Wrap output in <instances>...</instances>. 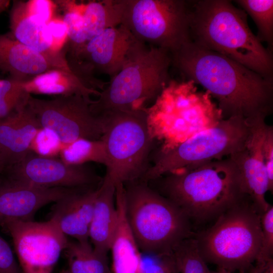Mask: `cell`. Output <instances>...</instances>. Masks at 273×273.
I'll return each instance as SVG.
<instances>
[{"mask_svg": "<svg viewBox=\"0 0 273 273\" xmlns=\"http://www.w3.org/2000/svg\"><path fill=\"white\" fill-rule=\"evenodd\" d=\"M249 273H273V259L256 260L248 270Z\"/></svg>", "mask_w": 273, "mask_h": 273, "instance_id": "74e56055", "label": "cell"}, {"mask_svg": "<svg viewBox=\"0 0 273 273\" xmlns=\"http://www.w3.org/2000/svg\"><path fill=\"white\" fill-rule=\"evenodd\" d=\"M123 185L126 219L142 253H172L193 235L188 218L148 182L139 179Z\"/></svg>", "mask_w": 273, "mask_h": 273, "instance_id": "8992f818", "label": "cell"}, {"mask_svg": "<svg viewBox=\"0 0 273 273\" xmlns=\"http://www.w3.org/2000/svg\"><path fill=\"white\" fill-rule=\"evenodd\" d=\"M171 65L167 51L136 41L121 70L111 78L90 108L98 116L112 111L147 108L169 81Z\"/></svg>", "mask_w": 273, "mask_h": 273, "instance_id": "5b68a950", "label": "cell"}, {"mask_svg": "<svg viewBox=\"0 0 273 273\" xmlns=\"http://www.w3.org/2000/svg\"><path fill=\"white\" fill-rule=\"evenodd\" d=\"M173 254L179 273H211L193 235L181 241Z\"/></svg>", "mask_w": 273, "mask_h": 273, "instance_id": "f546056e", "label": "cell"}, {"mask_svg": "<svg viewBox=\"0 0 273 273\" xmlns=\"http://www.w3.org/2000/svg\"><path fill=\"white\" fill-rule=\"evenodd\" d=\"M171 65L218 102L223 119H250L271 111L272 77H266L191 40L170 54Z\"/></svg>", "mask_w": 273, "mask_h": 273, "instance_id": "6da1fadb", "label": "cell"}, {"mask_svg": "<svg viewBox=\"0 0 273 273\" xmlns=\"http://www.w3.org/2000/svg\"><path fill=\"white\" fill-rule=\"evenodd\" d=\"M115 188V184L105 176L98 189L89 229L94 250L105 255L110 251L117 226Z\"/></svg>", "mask_w": 273, "mask_h": 273, "instance_id": "44dd1931", "label": "cell"}, {"mask_svg": "<svg viewBox=\"0 0 273 273\" xmlns=\"http://www.w3.org/2000/svg\"><path fill=\"white\" fill-rule=\"evenodd\" d=\"M260 216L246 197L220 214L211 226L194 236L206 262L232 272L248 270L260 248Z\"/></svg>", "mask_w": 273, "mask_h": 273, "instance_id": "52a82bcc", "label": "cell"}, {"mask_svg": "<svg viewBox=\"0 0 273 273\" xmlns=\"http://www.w3.org/2000/svg\"><path fill=\"white\" fill-rule=\"evenodd\" d=\"M211 273H235V272L230 271L222 268H218L216 271H211ZM239 273H243V272H239Z\"/></svg>", "mask_w": 273, "mask_h": 273, "instance_id": "ab89813d", "label": "cell"}, {"mask_svg": "<svg viewBox=\"0 0 273 273\" xmlns=\"http://www.w3.org/2000/svg\"><path fill=\"white\" fill-rule=\"evenodd\" d=\"M103 118L108 158L105 176L115 185L141 179L149 166L148 160L154 141L151 136L145 108L112 111Z\"/></svg>", "mask_w": 273, "mask_h": 273, "instance_id": "ba28073f", "label": "cell"}, {"mask_svg": "<svg viewBox=\"0 0 273 273\" xmlns=\"http://www.w3.org/2000/svg\"><path fill=\"white\" fill-rule=\"evenodd\" d=\"M55 2L64 11L62 20L67 28V52L75 51L87 41L81 13V2L79 3L74 1H56Z\"/></svg>", "mask_w": 273, "mask_h": 273, "instance_id": "f1b7e54d", "label": "cell"}, {"mask_svg": "<svg viewBox=\"0 0 273 273\" xmlns=\"http://www.w3.org/2000/svg\"><path fill=\"white\" fill-rule=\"evenodd\" d=\"M10 27V33L16 40L36 51L48 55L61 53L53 52V40L47 23L29 11L26 2L13 1Z\"/></svg>", "mask_w": 273, "mask_h": 273, "instance_id": "7402d4cb", "label": "cell"}, {"mask_svg": "<svg viewBox=\"0 0 273 273\" xmlns=\"http://www.w3.org/2000/svg\"><path fill=\"white\" fill-rule=\"evenodd\" d=\"M0 273H22L11 247L1 236Z\"/></svg>", "mask_w": 273, "mask_h": 273, "instance_id": "8d00e7d4", "label": "cell"}, {"mask_svg": "<svg viewBox=\"0 0 273 273\" xmlns=\"http://www.w3.org/2000/svg\"><path fill=\"white\" fill-rule=\"evenodd\" d=\"M65 163L73 165H80L93 162L108 164L106 145L102 140L79 139L64 146L59 154Z\"/></svg>", "mask_w": 273, "mask_h": 273, "instance_id": "484cf974", "label": "cell"}, {"mask_svg": "<svg viewBox=\"0 0 273 273\" xmlns=\"http://www.w3.org/2000/svg\"><path fill=\"white\" fill-rule=\"evenodd\" d=\"M47 25L52 38L53 52L60 53L66 51L68 42L67 31L62 19L55 17Z\"/></svg>", "mask_w": 273, "mask_h": 273, "instance_id": "e575fe53", "label": "cell"}, {"mask_svg": "<svg viewBox=\"0 0 273 273\" xmlns=\"http://www.w3.org/2000/svg\"><path fill=\"white\" fill-rule=\"evenodd\" d=\"M92 100L76 95L51 100L37 99L30 95L28 105L41 127L53 132L65 146L79 139H101L104 122L102 116L92 112Z\"/></svg>", "mask_w": 273, "mask_h": 273, "instance_id": "8fae6325", "label": "cell"}, {"mask_svg": "<svg viewBox=\"0 0 273 273\" xmlns=\"http://www.w3.org/2000/svg\"><path fill=\"white\" fill-rule=\"evenodd\" d=\"M60 273H69L68 269L62 270Z\"/></svg>", "mask_w": 273, "mask_h": 273, "instance_id": "60d3db41", "label": "cell"}, {"mask_svg": "<svg viewBox=\"0 0 273 273\" xmlns=\"http://www.w3.org/2000/svg\"><path fill=\"white\" fill-rule=\"evenodd\" d=\"M126 0L81 2V13L87 41L105 29L121 24Z\"/></svg>", "mask_w": 273, "mask_h": 273, "instance_id": "cb8c5ba5", "label": "cell"}, {"mask_svg": "<svg viewBox=\"0 0 273 273\" xmlns=\"http://www.w3.org/2000/svg\"><path fill=\"white\" fill-rule=\"evenodd\" d=\"M52 69L71 71L66 52L48 55L16 40L10 34H0V70L23 82Z\"/></svg>", "mask_w": 273, "mask_h": 273, "instance_id": "9a60e30c", "label": "cell"}, {"mask_svg": "<svg viewBox=\"0 0 273 273\" xmlns=\"http://www.w3.org/2000/svg\"><path fill=\"white\" fill-rule=\"evenodd\" d=\"M41 128L28 103L0 120V173L26 155Z\"/></svg>", "mask_w": 273, "mask_h": 273, "instance_id": "ac0fdd59", "label": "cell"}, {"mask_svg": "<svg viewBox=\"0 0 273 273\" xmlns=\"http://www.w3.org/2000/svg\"><path fill=\"white\" fill-rule=\"evenodd\" d=\"M121 24L139 41L170 54L191 40L186 1L126 0Z\"/></svg>", "mask_w": 273, "mask_h": 273, "instance_id": "30bf717a", "label": "cell"}, {"mask_svg": "<svg viewBox=\"0 0 273 273\" xmlns=\"http://www.w3.org/2000/svg\"><path fill=\"white\" fill-rule=\"evenodd\" d=\"M76 189L41 188L7 179L0 181V226L8 220L32 221L40 208Z\"/></svg>", "mask_w": 273, "mask_h": 273, "instance_id": "2e32d148", "label": "cell"}, {"mask_svg": "<svg viewBox=\"0 0 273 273\" xmlns=\"http://www.w3.org/2000/svg\"><path fill=\"white\" fill-rule=\"evenodd\" d=\"M248 13L258 28V39L272 46L273 40V1L238 0L235 1Z\"/></svg>", "mask_w": 273, "mask_h": 273, "instance_id": "83f0119b", "label": "cell"}, {"mask_svg": "<svg viewBox=\"0 0 273 273\" xmlns=\"http://www.w3.org/2000/svg\"><path fill=\"white\" fill-rule=\"evenodd\" d=\"M145 111L151 136L160 144L158 152L175 148L223 119L210 94L187 79H170Z\"/></svg>", "mask_w": 273, "mask_h": 273, "instance_id": "277c9868", "label": "cell"}, {"mask_svg": "<svg viewBox=\"0 0 273 273\" xmlns=\"http://www.w3.org/2000/svg\"><path fill=\"white\" fill-rule=\"evenodd\" d=\"M144 273H179L172 253L162 254L141 252Z\"/></svg>", "mask_w": 273, "mask_h": 273, "instance_id": "1f68e13d", "label": "cell"}, {"mask_svg": "<svg viewBox=\"0 0 273 273\" xmlns=\"http://www.w3.org/2000/svg\"><path fill=\"white\" fill-rule=\"evenodd\" d=\"M29 94H46L66 96L80 95L90 100V96H98L100 92L90 86L82 78L72 71L52 69L23 82Z\"/></svg>", "mask_w": 273, "mask_h": 273, "instance_id": "603a6c76", "label": "cell"}, {"mask_svg": "<svg viewBox=\"0 0 273 273\" xmlns=\"http://www.w3.org/2000/svg\"><path fill=\"white\" fill-rule=\"evenodd\" d=\"M189 2V34L196 44L222 54L266 77L273 60L250 29L247 13L227 0Z\"/></svg>", "mask_w": 273, "mask_h": 273, "instance_id": "7a4b0ae2", "label": "cell"}, {"mask_svg": "<svg viewBox=\"0 0 273 273\" xmlns=\"http://www.w3.org/2000/svg\"><path fill=\"white\" fill-rule=\"evenodd\" d=\"M30 95L23 81L11 77L0 79V120L26 106Z\"/></svg>", "mask_w": 273, "mask_h": 273, "instance_id": "4dcf8cb0", "label": "cell"}, {"mask_svg": "<svg viewBox=\"0 0 273 273\" xmlns=\"http://www.w3.org/2000/svg\"><path fill=\"white\" fill-rule=\"evenodd\" d=\"M64 251L69 273H112L107 255L95 251L89 242L69 241Z\"/></svg>", "mask_w": 273, "mask_h": 273, "instance_id": "d4e9b609", "label": "cell"}, {"mask_svg": "<svg viewBox=\"0 0 273 273\" xmlns=\"http://www.w3.org/2000/svg\"><path fill=\"white\" fill-rule=\"evenodd\" d=\"M1 226L12 237L22 273H51L69 242L51 219L8 220Z\"/></svg>", "mask_w": 273, "mask_h": 273, "instance_id": "4fadbf2b", "label": "cell"}, {"mask_svg": "<svg viewBox=\"0 0 273 273\" xmlns=\"http://www.w3.org/2000/svg\"><path fill=\"white\" fill-rule=\"evenodd\" d=\"M138 40L121 24L105 29L88 40L80 49L68 52L67 60L70 69L93 88L102 90L105 84L97 79L95 73L110 78L122 68Z\"/></svg>", "mask_w": 273, "mask_h": 273, "instance_id": "7c38bea8", "label": "cell"}, {"mask_svg": "<svg viewBox=\"0 0 273 273\" xmlns=\"http://www.w3.org/2000/svg\"><path fill=\"white\" fill-rule=\"evenodd\" d=\"M117 222L110 251L112 273H144L141 252L130 231L125 210L124 188L116 185Z\"/></svg>", "mask_w": 273, "mask_h": 273, "instance_id": "d6986e66", "label": "cell"}, {"mask_svg": "<svg viewBox=\"0 0 273 273\" xmlns=\"http://www.w3.org/2000/svg\"><path fill=\"white\" fill-rule=\"evenodd\" d=\"M261 242L257 259L272 258L273 254V206L260 216ZM256 261V260H255Z\"/></svg>", "mask_w": 273, "mask_h": 273, "instance_id": "836d02e7", "label": "cell"}, {"mask_svg": "<svg viewBox=\"0 0 273 273\" xmlns=\"http://www.w3.org/2000/svg\"><path fill=\"white\" fill-rule=\"evenodd\" d=\"M10 1L0 0V14L5 11L9 7Z\"/></svg>", "mask_w": 273, "mask_h": 273, "instance_id": "f35d334b", "label": "cell"}, {"mask_svg": "<svg viewBox=\"0 0 273 273\" xmlns=\"http://www.w3.org/2000/svg\"><path fill=\"white\" fill-rule=\"evenodd\" d=\"M154 180L159 181V193L174 203L191 222L216 219L249 197L243 190L239 169L229 157L184 168Z\"/></svg>", "mask_w": 273, "mask_h": 273, "instance_id": "3957f363", "label": "cell"}, {"mask_svg": "<svg viewBox=\"0 0 273 273\" xmlns=\"http://www.w3.org/2000/svg\"><path fill=\"white\" fill-rule=\"evenodd\" d=\"M99 187L76 189L52 207L50 219L66 236L80 243L89 242V229Z\"/></svg>", "mask_w": 273, "mask_h": 273, "instance_id": "e0dca14e", "label": "cell"}, {"mask_svg": "<svg viewBox=\"0 0 273 273\" xmlns=\"http://www.w3.org/2000/svg\"><path fill=\"white\" fill-rule=\"evenodd\" d=\"M3 171L7 172V179L41 188L95 187L103 180L87 164L69 165L61 159L42 156L31 151Z\"/></svg>", "mask_w": 273, "mask_h": 273, "instance_id": "5bb4252c", "label": "cell"}, {"mask_svg": "<svg viewBox=\"0 0 273 273\" xmlns=\"http://www.w3.org/2000/svg\"><path fill=\"white\" fill-rule=\"evenodd\" d=\"M240 173L242 185L260 214L271 205L265 199V194L270 191L266 168L257 148L247 140L244 146L231 155Z\"/></svg>", "mask_w": 273, "mask_h": 273, "instance_id": "ffe728a7", "label": "cell"}, {"mask_svg": "<svg viewBox=\"0 0 273 273\" xmlns=\"http://www.w3.org/2000/svg\"><path fill=\"white\" fill-rule=\"evenodd\" d=\"M266 116L260 115L247 119L249 136L260 151L268 175L270 192L273 189V128L267 124Z\"/></svg>", "mask_w": 273, "mask_h": 273, "instance_id": "4316f807", "label": "cell"}, {"mask_svg": "<svg viewBox=\"0 0 273 273\" xmlns=\"http://www.w3.org/2000/svg\"><path fill=\"white\" fill-rule=\"evenodd\" d=\"M29 11L42 21L48 23L55 18L56 6L55 1L48 0H31L26 2Z\"/></svg>", "mask_w": 273, "mask_h": 273, "instance_id": "d590c367", "label": "cell"}, {"mask_svg": "<svg viewBox=\"0 0 273 273\" xmlns=\"http://www.w3.org/2000/svg\"><path fill=\"white\" fill-rule=\"evenodd\" d=\"M250 132L247 119L232 116L202 130L165 152H158L141 178L148 182L166 174L215 160L241 149Z\"/></svg>", "mask_w": 273, "mask_h": 273, "instance_id": "9c48e42d", "label": "cell"}, {"mask_svg": "<svg viewBox=\"0 0 273 273\" xmlns=\"http://www.w3.org/2000/svg\"><path fill=\"white\" fill-rule=\"evenodd\" d=\"M64 146L53 132L41 128L32 141L30 151L42 156L54 157L60 154Z\"/></svg>", "mask_w": 273, "mask_h": 273, "instance_id": "d6a6232c", "label": "cell"}]
</instances>
